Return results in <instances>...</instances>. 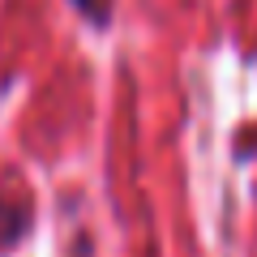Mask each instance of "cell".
<instances>
[{
    "label": "cell",
    "instance_id": "6da1fadb",
    "mask_svg": "<svg viewBox=\"0 0 257 257\" xmlns=\"http://www.w3.org/2000/svg\"><path fill=\"white\" fill-rule=\"evenodd\" d=\"M73 5H77L82 18L94 22V26H107V18H111V13H107V0H73Z\"/></svg>",
    "mask_w": 257,
    "mask_h": 257
}]
</instances>
